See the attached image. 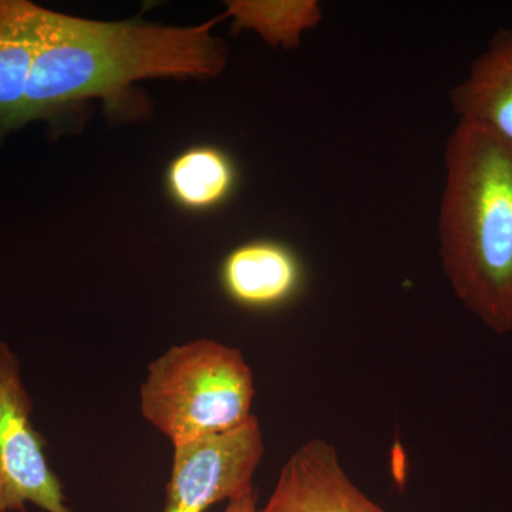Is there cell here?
I'll use <instances>...</instances> for the list:
<instances>
[{"mask_svg": "<svg viewBox=\"0 0 512 512\" xmlns=\"http://www.w3.org/2000/svg\"><path fill=\"white\" fill-rule=\"evenodd\" d=\"M220 20L161 28L76 18L39 6L23 126L55 117L77 101L117 103L138 80L218 76L227 63L224 45L212 36Z\"/></svg>", "mask_w": 512, "mask_h": 512, "instance_id": "1", "label": "cell"}, {"mask_svg": "<svg viewBox=\"0 0 512 512\" xmlns=\"http://www.w3.org/2000/svg\"><path fill=\"white\" fill-rule=\"evenodd\" d=\"M440 259L458 301L498 335L512 333V143L458 121L444 151Z\"/></svg>", "mask_w": 512, "mask_h": 512, "instance_id": "2", "label": "cell"}, {"mask_svg": "<svg viewBox=\"0 0 512 512\" xmlns=\"http://www.w3.org/2000/svg\"><path fill=\"white\" fill-rule=\"evenodd\" d=\"M254 397L241 350L197 339L150 363L140 406L144 419L178 447L241 429L255 417Z\"/></svg>", "mask_w": 512, "mask_h": 512, "instance_id": "3", "label": "cell"}, {"mask_svg": "<svg viewBox=\"0 0 512 512\" xmlns=\"http://www.w3.org/2000/svg\"><path fill=\"white\" fill-rule=\"evenodd\" d=\"M73 512L33 423L32 397L19 357L0 339V510Z\"/></svg>", "mask_w": 512, "mask_h": 512, "instance_id": "4", "label": "cell"}, {"mask_svg": "<svg viewBox=\"0 0 512 512\" xmlns=\"http://www.w3.org/2000/svg\"><path fill=\"white\" fill-rule=\"evenodd\" d=\"M264 453L256 417L231 433L174 447L164 512H205L254 490L252 478Z\"/></svg>", "mask_w": 512, "mask_h": 512, "instance_id": "5", "label": "cell"}, {"mask_svg": "<svg viewBox=\"0 0 512 512\" xmlns=\"http://www.w3.org/2000/svg\"><path fill=\"white\" fill-rule=\"evenodd\" d=\"M259 512H386L350 480L338 451L322 439L306 441L286 460Z\"/></svg>", "mask_w": 512, "mask_h": 512, "instance_id": "6", "label": "cell"}, {"mask_svg": "<svg viewBox=\"0 0 512 512\" xmlns=\"http://www.w3.org/2000/svg\"><path fill=\"white\" fill-rule=\"evenodd\" d=\"M458 121L478 124L512 143V29H500L451 89Z\"/></svg>", "mask_w": 512, "mask_h": 512, "instance_id": "7", "label": "cell"}, {"mask_svg": "<svg viewBox=\"0 0 512 512\" xmlns=\"http://www.w3.org/2000/svg\"><path fill=\"white\" fill-rule=\"evenodd\" d=\"M225 292L238 305L269 309L298 292L302 268L292 249L275 241H252L229 252L221 266Z\"/></svg>", "mask_w": 512, "mask_h": 512, "instance_id": "8", "label": "cell"}, {"mask_svg": "<svg viewBox=\"0 0 512 512\" xmlns=\"http://www.w3.org/2000/svg\"><path fill=\"white\" fill-rule=\"evenodd\" d=\"M37 8L26 0H0V137L23 126Z\"/></svg>", "mask_w": 512, "mask_h": 512, "instance_id": "9", "label": "cell"}, {"mask_svg": "<svg viewBox=\"0 0 512 512\" xmlns=\"http://www.w3.org/2000/svg\"><path fill=\"white\" fill-rule=\"evenodd\" d=\"M234 161L221 148L194 146L178 154L165 171L171 200L192 212L220 207L237 187Z\"/></svg>", "mask_w": 512, "mask_h": 512, "instance_id": "10", "label": "cell"}, {"mask_svg": "<svg viewBox=\"0 0 512 512\" xmlns=\"http://www.w3.org/2000/svg\"><path fill=\"white\" fill-rule=\"evenodd\" d=\"M225 18L235 30H251L272 47L298 49L323 20L318 0H228Z\"/></svg>", "mask_w": 512, "mask_h": 512, "instance_id": "11", "label": "cell"}, {"mask_svg": "<svg viewBox=\"0 0 512 512\" xmlns=\"http://www.w3.org/2000/svg\"><path fill=\"white\" fill-rule=\"evenodd\" d=\"M224 512H259V508L256 507V498L254 490L248 491V493L239 495L234 500L228 501L227 508Z\"/></svg>", "mask_w": 512, "mask_h": 512, "instance_id": "12", "label": "cell"}, {"mask_svg": "<svg viewBox=\"0 0 512 512\" xmlns=\"http://www.w3.org/2000/svg\"><path fill=\"white\" fill-rule=\"evenodd\" d=\"M0 512H3L2 510H0Z\"/></svg>", "mask_w": 512, "mask_h": 512, "instance_id": "13", "label": "cell"}]
</instances>
